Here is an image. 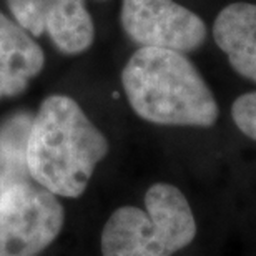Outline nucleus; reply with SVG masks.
<instances>
[{"instance_id": "423d86ee", "label": "nucleus", "mask_w": 256, "mask_h": 256, "mask_svg": "<svg viewBox=\"0 0 256 256\" xmlns=\"http://www.w3.org/2000/svg\"><path fill=\"white\" fill-rule=\"evenodd\" d=\"M44 64V52L32 35L0 12V100L27 90Z\"/></svg>"}, {"instance_id": "f257e3e1", "label": "nucleus", "mask_w": 256, "mask_h": 256, "mask_svg": "<svg viewBox=\"0 0 256 256\" xmlns=\"http://www.w3.org/2000/svg\"><path fill=\"white\" fill-rule=\"evenodd\" d=\"M108 150V140L74 98L50 95L42 102L30 125V176L55 196L78 198Z\"/></svg>"}, {"instance_id": "7ed1b4c3", "label": "nucleus", "mask_w": 256, "mask_h": 256, "mask_svg": "<svg viewBox=\"0 0 256 256\" xmlns=\"http://www.w3.org/2000/svg\"><path fill=\"white\" fill-rule=\"evenodd\" d=\"M192 206L180 188L155 183L145 208L120 206L102 232V256H173L196 236Z\"/></svg>"}, {"instance_id": "1a4fd4ad", "label": "nucleus", "mask_w": 256, "mask_h": 256, "mask_svg": "<svg viewBox=\"0 0 256 256\" xmlns=\"http://www.w3.org/2000/svg\"><path fill=\"white\" fill-rule=\"evenodd\" d=\"M42 2L44 0H7L14 20L34 37H38V35L44 34L42 22L38 18Z\"/></svg>"}, {"instance_id": "9d476101", "label": "nucleus", "mask_w": 256, "mask_h": 256, "mask_svg": "<svg viewBox=\"0 0 256 256\" xmlns=\"http://www.w3.org/2000/svg\"><path fill=\"white\" fill-rule=\"evenodd\" d=\"M232 118L244 136L256 142V92L244 94L233 102Z\"/></svg>"}, {"instance_id": "0eeeda50", "label": "nucleus", "mask_w": 256, "mask_h": 256, "mask_svg": "<svg viewBox=\"0 0 256 256\" xmlns=\"http://www.w3.org/2000/svg\"><path fill=\"white\" fill-rule=\"evenodd\" d=\"M213 37L234 72L256 82V4L226 5L214 18Z\"/></svg>"}, {"instance_id": "20e7f679", "label": "nucleus", "mask_w": 256, "mask_h": 256, "mask_svg": "<svg viewBox=\"0 0 256 256\" xmlns=\"http://www.w3.org/2000/svg\"><path fill=\"white\" fill-rule=\"evenodd\" d=\"M65 223L62 203L35 182L0 194V256H37Z\"/></svg>"}, {"instance_id": "f03ea898", "label": "nucleus", "mask_w": 256, "mask_h": 256, "mask_svg": "<svg viewBox=\"0 0 256 256\" xmlns=\"http://www.w3.org/2000/svg\"><path fill=\"white\" fill-rule=\"evenodd\" d=\"M122 84L133 112L150 124L210 128L218 120L213 92L176 50L140 47L128 58Z\"/></svg>"}, {"instance_id": "6e6552de", "label": "nucleus", "mask_w": 256, "mask_h": 256, "mask_svg": "<svg viewBox=\"0 0 256 256\" xmlns=\"http://www.w3.org/2000/svg\"><path fill=\"white\" fill-rule=\"evenodd\" d=\"M34 116L15 114L0 126V194L34 182L27 163V142Z\"/></svg>"}, {"instance_id": "39448f33", "label": "nucleus", "mask_w": 256, "mask_h": 256, "mask_svg": "<svg viewBox=\"0 0 256 256\" xmlns=\"http://www.w3.org/2000/svg\"><path fill=\"white\" fill-rule=\"evenodd\" d=\"M122 27L142 47L193 52L206 40V25L175 0H124Z\"/></svg>"}]
</instances>
